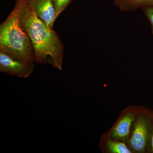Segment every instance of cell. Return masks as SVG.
I'll use <instances>...</instances> for the list:
<instances>
[{
  "label": "cell",
  "instance_id": "cell-1",
  "mask_svg": "<svg viewBox=\"0 0 153 153\" xmlns=\"http://www.w3.org/2000/svg\"><path fill=\"white\" fill-rule=\"evenodd\" d=\"M21 20L32 43L35 61L50 63L62 70L63 44L53 29L37 17L27 0L22 1Z\"/></svg>",
  "mask_w": 153,
  "mask_h": 153
},
{
  "label": "cell",
  "instance_id": "cell-2",
  "mask_svg": "<svg viewBox=\"0 0 153 153\" xmlns=\"http://www.w3.org/2000/svg\"><path fill=\"white\" fill-rule=\"evenodd\" d=\"M23 0H16L15 7L0 25V50L28 63L35 60L34 50L21 20Z\"/></svg>",
  "mask_w": 153,
  "mask_h": 153
},
{
  "label": "cell",
  "instance_id": "cell-3",
  "mask_svg": "<svg viewBox=\"0 0 153 153\" xmlns=\"http://www.w3.org/2000/svg\"><path fill=\"white\" fill-rule=\"evenodd\" d=\"M33 63H28L16 59L0 50V71L11 76L27 78L34 69Z\"/></svg>",
  "mask_w": 153,
  "mask_h": 153
},
{
  "label": "cell",
  "instance_id": "cell-4",
  "mask_svg": "<svg viewBox=\"0 0 153 153\" xmlns=\"http://www.w3.org/2000/svg\"><path fill=\"white\" fill-rule=\"evenodd\" d=\"M150 120L144 116H140L137 120L131 138V146L134 150L138 152L145 151L147 145L150 134Z\"/></svg>",
  "mask_w": 153,
  "mask_h": 153
},
{
  "label": "cell",
  "instance_id": "cell-5",
  "mask_svg": "<svg viewBox=\"0 0 153 153\" xmlns=\"http://www.w3.org/2000/svg\"><path fill=\"white\" fill-rule=\"evenodd\" d=\"M36 16L53 29L56 13L52 0H27Z\"/></svg>",
  "mask_w": 153,
  "mask_h": 153
},
{
  "label": "cell",
  "instance_id": "cell-6",
  "mask_svg": "<svg viewBox=\"0 0 153 153\" xmlns=\"http://www.w3.org/2000/svg\"><path fill=\"white\" fill-rule=\"evenodd\" d=\"M134 120V116L132 114H127L124 116L113 130L112 137L119 140L126 138L129 134L131 126Z\"/></svg>",
  "mask_w": 153,
  "mask_h": 153
},
{
  "label": "cell",
  "instance_id": "cell-7",
  "mask_svg": "<svg viewBox=\"0 0 153 153\" xmlns=\"http://www.w3.org/2000/svg\"><path fill=\"white\" fill-rule=\"evenodd\" d=\"M115 4L121 10L132 11L153 6V0H115Z\"/></svg>",
  "mask_w": 153,
  "mask_h": 153
},
{
  "label": "cell",
  "instance_id": "cell-8",
  "mask_svg": "<svg viewBox=\"0 0 153 153\" xmlns=\"http://www.w3.org/2000/svg\"><path fill=\"white\" fill-rule=\"evenodd\" d=\"M107 146L108 149L112 153H131L130 150L128 149L123 143L108 140L107 142Z\"/></svg>",
  "mask_w": 153,
  "mask_h": 153
},
{
  "label": "cell",
  "instance_id": "cell-9",
  "mask_svg": "<svg viewBox=\"0 0 153 153\" xmlns=\"http://www.w3.org/2000/svg\"><path fill=\"white\" fill-rule=\"evenodd\" d=\"M55 10L56 19L57 17L67 7L71 0H52Z\"/></svg>",
  "mask_w": 153,
  "mask_h": 153
},
{
  "label": "cell",
  "instance_id": "cell-10",
  "mask_svg": "<svg viewBox=\"0 0 153 153\" xmlns=\"http://www.w3.org/2000/svg\"><path fill=\"white\" fill-rule=\"evenodd\" d=\"M143 10L145 15L150 23L152 33L153 35V6L143 8Z\"/></svg>",
  "mask_w": 153,
  "mask_h": 153
},
{
  "label": "cell",
  "instance_id": "cell-11",
  "mask_svg": "<svg viewBox=\"0 0 153 153\" xmlns=\"http://www.w3.org/2000/svg\"><path fill=\"white\" fill-rule=\"evenodd\" d=\"M150 145L151 151L153 153V126L152 128L150 136Z\"/></svg>",
  "mask_w": 153,
  "mask_h": 153
}]
</instances>
